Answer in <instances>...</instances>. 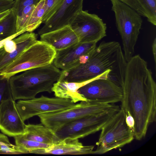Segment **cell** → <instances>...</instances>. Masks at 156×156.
Instances as JSON below:
<instances>
[{"mask_svg": "<svg viewBox=\"0 0 156 156\" xmlns=\"http://www.w3.org/2000/svg\"><path fill=\"white\" fill-rule=\"evenodd\" d=\"M121 108L134 121V138L140 140L156 119V83L147 62L139 55L127 62Z\"/></svg>", "mask_w": 156, "mask_h": 156, "instance_id": "6da1fadb", "label": "cell"}, {"mask_svg": "<svg viewBox=\"0 0 156 156\" xmlns=\"http://www.w3.org/2000/svg\"><path fill=\"white\" fill-rule=\"evenodd\" d=\"M127 63L119 42L103 41L86 62L62 70L58 81L81 82L106 79L122 88Z\"/></svg>", "mask_w": 156, "mask_h": 156, "instance_id": "7a4b0ae2", "label": "cell"}, {"mask_svg": "<svg viewBox=\"0 0 156 156\" xmlns=\"http://www.w3.org/2000/svg\"><path fill=\"white\" fill-rule=\"evenodd\" d=\"M61 71L53 63L23 71L8 80L12 97L16 101L33 98L39 93L52 92L54 84L59 80Z\"/></svg>", "mask_w": 156, "mask_h": 156, "instance_id": "3957f363", "label": "cell"}, {"mask_svg": "<svg viewBox=\"0 0 156 156\" xmlns=\"http://www.w3.org/2000/svg\"><path fill=\"white\" fill-rule=\"evenodd\" d=\"M117 29L121 36L124 55L128 62L133 56L134 47L143 22L135 10L119 0H110Z\"/></svg>", "mask_w": 156, "mask_h": 156, "instance_id": "277c9868", "label": "cell"}, {"mask_svg": "<svg viewBox=\"0 0 156 156\" xmlns=\"http://www.w3.org/2000/svg\"><path fill=\"white\" fill-rule=\"evenodd\" d=\"M56 54V51L52 46L37 40L0 70V80H8L11 76L25 70L51 64Z\"/></svg>", "mask_w": 156, "mask_h": 156, "instance_id": "5b68a950", "label": "cell"}, {"mask_svg": "<svg viewBox=\"0 0 156 156\" xmlns=\"http://www.w3.org/2000/svg\"><path fill=\"white\" fill-rule=\"evenodd\" d=\"M120 109L119 106L114 104L82 101L68 109L44 113L38 116L42 124L55 132L66 124L79 118Z\"/></svg>", "mask_w": 156, "mask_h": 156, "instance_id": "8992f818", "label": "cell"}, {"mask_svg": "<svg viewBox=\"0 0 156 156\" xmlns=\"http://www.w3.org/2000/svg\"><path fill=\"white\" fill-rule=\"evenodd\" d=\"M97 147L93 154H102L121 147L131 142L134 136L133 131L126 121V114L122 108L115 113L101 129Z\"/></svg>", "mask_w": 156, "mask_h": 156, "instance_id": "52a82bcc", "label": "cell"}, {"mask_svg": "<svg viewBox=\"0 0 156 156\" xmlns=\"http://www.w3.org/2000/svg\"><path fill=\"white\" fill-rule=\"evenodd\" d=\"M119 109L87 115L68 123L55 133L61 140L66 137L79 139L100 130Z\"/></svg>", "mask_w": 156, "mask_h": 156, "instance_id": "ba28073f", "label": "cell"}, {"mask_svg": "<svg viewBox=\"0 0 156 156\" xmlns=\"http://www.w3.org/2000/svg\"><path fill=\"white\" fill-rule=\"evenodd\" d=\"M69 25L79 42H95L106 36V24L97 15L83 10L73 19Z\"/></svg>", "mask_w": 156, "mask_h": 156, "instance_id": "9c48e42d", "label": "cell"}, {"mask_svg": "<svg viewBox=\"0 0 156 156\" xmlns=\"http://www.w3.org/2000/svg\"><path fill=\"white\" fill-rule=\"evenodd\" d=\"M75 104L69 99L50 98L42 95L39 98L20 100L16 103V106L21 118L24 122L43 113L68 109Z\"/></svg>", "mask_w": 156, "mask_h": 156, "instance_id": "30bf717a", "label": "cell"}, {"mask_svg": "<svg viewBox=\"0 0 156 156\" xmlns=\"http://www.w3.org/2000/svg\"><path fill=\"white\" fill-rule=\"evenodd\" d=\"M78 92L88 101L100 103L114 104L121 102L123 98L122 88L106 79L91 80Z\"/></svg>", "mask_w": 156, "mask_h": 156, "instance_id": "8fae6325", "label": "cell"}, {"mask_svg": "<svg viewBox=\"0 0 156 156\" xmlns=\"http://www.w3.org/2000/svg\"><path fill=\"white\" fill-rule=\"evenodd\" d=\"M96 43H78L66 49L56 51L53 64L62 70L84 63L96 47Z\"/></svg>", "mask_w": 156, "mask_h": 156, "instance_id": "7c38bea8", "label": "cell"}, {"mask_svg": "<svg viewBox=\"0 0 156 156\" xmlns=\"http://www.w3.org/2000/svg\"><path fill=\"white\" fill-rule=\"evenodd\" d=\"M83 0H63L54 13L45 22L39 30L43 34L69 25L75 16L82 10Z\"/></svg>", "mask_w": 156, "mask_h": 156, "instance_id": "4fadbf2b", "label": "cell"}, {"mask_svg": "<svg viewBox=\"0 0 156 156\" xmlns=\"http://www.w3.org/2000/svg\"><path fill=\"white\" fill-rule=\"evenodd\" d=\"M12 96L0 104V130L4 134L13 137L23 134L26 124L21 118Z\"/></svg>", "mask_w": 156, "mask_h": 156, "instance_id": "5bb4252c", "label": "cell"}, {"mask_svg": "<svg viewBox=\"0 0 156 156\" xmlns=\"http://www.w3.org/2000/svg\"><path fill=\"white\" fill-rule=\"evenodd\" d=\"M16 37L0 48V70L37 41V34L33 32H25Z\"/></svg>", "mask_w": 156, "mask_h": 156, "instance_id": "9a60e30c", "label": "cell"}, {"mask_svg": "<svg viewBox=\"0 0 156 156\" xmlns=\"http://www.w3.org/2000/svg\"><path fill=\"white\" fill-rule=\"evenodd\" d=\"M94 146H84L78 139L66 137L48 148L34 150L30 153L57 155L93 154Z\"/></svg>", "mask_w": 156, "mask_h": 156, "instance_id": "2e32d148", "label": "cell"}, {"mask_svg": "<svg viewBox=\"0 0 156 156\" xmlns=\"http://www.w3.org/2000/svg\"><path fill=\"white\" fill-rule=\"evenodd\" d=\"M40 41L50 45L56 51L79 42L78 37L69 25L40 35Z\"/></svg>", "mask_w": 156, "mask_h": 156, "instance_id": "e0dca14e", "label": "cell"}, {"mask_svg": "<svg viewBox=\"0 0 156 156\" xmlns=\"http://www.w3.org/2000/svg\"><path fill=\"white\" fill-rule=\"evenodd\" d=\"M91 80L81 82L58 81L54 84L51 91L55 97L70 99L74 103L82 101H87L86 99L78 92V90Z\"/></svg>", "mask_w": 156, "mask_h": 156, "instance_id": "ac0fdd59", "label": "cell"}, {"mask_svg": "<svg viewBox=\"0 0 156 156\" xmlns=\"http://www.w3.org/2000/svg\"><path fill=\"white\" fill-rule=\"evenodd\" d=\"M23 135L28 140L48 144H52L61 140L54 132L43 125H26Z\"/></svg>", "mask_w": 156, "mask_h": 156, "instance_id": "d6986e66", "label": "cell"}, {"mask_svg": "<svg viewBox=\"0 0 156 156\" xmlns=\"http://www.w3.org/2000/svg\"><path fill=\"white\" fill-rule=\"evenodd\" d=\"M16 17L12 8L10 13L0 20V39H5L17 33Z\"/></svg>", "mask_w": 156, "mask_h": 156, "instance_id": "ffe728a7", "label": "cell"}, {"mask_svg": "<svg viewBox=\"0 0 156 156\" xmlns=\"http://www.w3.org/2000/svg\"><path fill=\"white\" fill-rule=\"evenodd\" d=\"M45 10L44 0H40L30 17L26 29L27 32H33L42 23Z\"/></svg>", "mask_w": 156, "mask_h": 156, "instance_id": "44dd1931", "label": "cell"}, {"mask_svg": "<svg viewBox=\"0 0 156 156\" xmlns=\"http://www.w3.org/2000/svg\"><path fill=\"white\" fill-rule=\"evenodd\" d=\"M14 138L16 145L27 154L30 153L34 150L48 148L51 145L28 140L25 138L23 134L14 136Z\"/></svg>", "mask_w": 156, "mask_h": 156, "instance_id": "7402d4cb", "label": "cell"}, {"mask_svg": "<svg viewBox=\"0 0 156 156\" xmlns=\"http://www.w3.org/2000/svg\"><path fill=\"white\" fill-rule=\"evenodd\" d=\"M36 5H31L24 7L20 15L16 16V33L27 32L26 28L30 17Z\"/></svg>", "mask_w": 156, "mask_h": 156, "instance_id": "603a6c76", "label": "cell"}, {"mask_svg": "<svg viewBox=\"0 0 156 156\" xmlns=\"http://www.w3.org/2000/svg\"><path fill=\"white\" fill-rule=\"evenodd\" d=\"M144 10L148 22L156 25V0H137Z\"/></svg>", "mask_w": 156, "mask_h": 156, "instance_id": "cb8c5ba5", "label": "cell"}, {"mask_svg": "<svg viewBox=\"0 0 156 156\" xmlns=\"http://www.w3.org/2000/svg\"><path fill=\"white\" fill-rule=\"evenodd\" d=\"M63 0H44L45 12L43 17L42 23L45 22L54 13Z\"/></svg>", "mask_w": 156, "mask_h": 156, "instance_id": "d4e9b609", "label": "cell"}, {"mask_svg": "<svg viewBox=\"0 0 156 156\" xmlns=\"http://www.w3.org/2000/svg\"><path fill=\"white\" fill-rule=\"evenodd\" d=\"M40 0H15L13 9L16 15H20L23 8L26 6L31 5H36Z\"/></svg>", "mask_w": 156, "mask_h": 156, "instance_id": "484cf974", "label": "cell"}, {"mask_svg": "<svg viewBox=\"0 0 156 156\" xmlns=\"http://www.w3.org/2000/svg\"><path fill=\"white\" fill-rule=\"evenodd\" d=\"M11 96L8 80H0V104L2 101Z\"/></svg>", "mask_w": 156, "mask_h": 156, "instance_id": "4316f807", "label": "cell"}, {"mask_svg": "<svg viewBox=\"0 0 156 156\" xmlns=\"http://www.w3.org/2000/svg\"><path fill=\"white\" fill-rule=\"evenodd\" d=\"M135 10L141 16L146 17L145 12L137 0H119Z\"/></svg>", "mask_w": 156, "mask_h": 156, "instance_id": "83f0119b", "label": "cell"}, {"mask_svg": "<svg viewBox=\"0 0 156 156\" xmlns=\"http://www.w3.org/2000/svg\"><path fill=\"white\" fill-rule=\"evenodd\" d=\"M14 2L13 0H0V13L12 9Z\"/></svg>", "mask_w": 156, "mask_h": 156, "instance_id": "f1b7e54d", "label": "cell"}, {"mask_svg": "<svg viewBox=\"0 0 156 156\" xmlns=\"http://www.w3.org/2000/svg\"><path fill=\"white\" fill-rule=\"evenodd\" d=\"M126 114V121L129 127L133 132L134 126V121L133 118L128 112H125Z\"/></svg>", "mask_w": 156, "mask_h": 156, "instance_id": "f546056e", "label": "cell"}, {"mask_svg": "<svg viewBox=\"0 0 156 156\" xmlns=\"http://www.w3.org/2000/svg\"><path fill=\"white\" fill-rule=\"evenodd\" d=\"M6 138L3 134L0 133V154H5Z\"/></svg>", "mask_w": 156, "mask_h": 156, "instance_id": "4dcf8cb0", "label": "cell"}, {"mask_svg": "<svg viewBox=\"0 0 156 156\" xmlns=\"http://www.w3.org/2000/svg\"><path fill=\"white\" fill-rule=\"evenodd\" d=\"M24 33L23 32H21L19 33H17L15 34L6 38L5 39H3L2 40L0 41V48H1L2 47L4 46L5 43L7 41H8L11 40L13 39L15 37H18V36L21 34Z\"/></svg>", "mask_w": 156, "mask_h": 156, "instance_id": "1f68e13d", "label": "cell"}, {"mask_svg": "<svg viewBox=\"0 0 156 156\" xmlns=\"http://www.w3.org/2000/svg\"><path fill=\"white\" fill-rule=\"evenodd\" d=\"M152 50L155 63L156 62V38L155 37L152 44Z\"/></svg>", "mask_w": 156, "mask_h": 156, "instance_id": "d6a6232c", "label": "cell"}, {"mask_svg": "<svg viewBox=\"0 0 156 156\" xmlns=\"http://www.w3.org/2000/svg\"><path fill=\"white\" fill-rule=\"evenodd\" d=\"M12 9L0 13V20L3 19L12 10Z\"/></svg>", "mask_w": 156, "mask_h": 156, "instance_id": "836d02e7", "label": "cell"}, {"mask_svg": "<svg viewBox=\"0 0 156 156\" xmlns=\"http://www.w3.org/2000/svg\"><path fill=\"white\" fill-rule=\"evenodd\" d=\"M2 40H3V39H0V41Z\"/></svg>", "mask_w": 156, "mask_h": 156, "instance_id": "e575fe53", "label": "cell"}]
</instances>
